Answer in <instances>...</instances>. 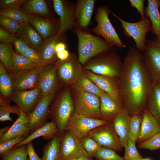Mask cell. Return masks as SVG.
<instances>
[{
  "instance_id": "obj_1",
  "label": "cell",
  "mask_w": 160,
  "mask_h": 160,
  "mask_svg": "<svg viewBox=\"0 0 160 160\" xmlns=\"http://www.w3.org/2000/svg\"><path fill=\"white\" fill-rule=\"evenodd\" d=\"M153 81L143 54L136 47L130 46L123 61L118 83L120 96L131 117L142 114Z\"/></svg>"
},
{
  "instance_id": "obj_2",
  "label": "cell",
  "mask_w": 160,
  "mask_h": 160,
  "mask_svg": "<svg viewBox=\"0 0 160 160\" xmlns=\"http://www.w3.org/2000/svg\"><path fill=\"white\" fill-rule=\"evenodd\" d=\"M88 61L83 69L95 74L118 79L123 66L122 62L116 51L113 49Z\"/></svg>"
},
{
  "instance_id": "obj_3",
  "label": "cell",
  "mask_w": 160,
  "mask_h": 160,
  "mask_svg": "<svg viewBox=\"0 0 160 160\" xmlns=\"http://www.w3.org/2000/svg\"><path fill=\"white\" fill-rule=\"evenodd\" d=\"M78 40V59L83 65L94 57L112 49V46L104 39L81 30L74 31Z\"/></svg>"
},
{
  "instance_id": "obj_4",
  "label": "cell",
  "mask_w": 160,
  "mask_h": 160,
  "mask_svg": "<svg viewBox=\"0 0 160 160\" xmlns=\"http://www.w3.org/2000/svg\"><path fill=\"white\" fill-rule=\"evenodd\" d=\"M74 112V102L70 92L67 89L55 103L50 111L52 120L55 123L61 137L65 133L67 123Z\"/></svg>"
},
{
  "instance_id": "obj_5",
  "label": "cell",
  "mask_w": 160,
  "mask_h": 160,
  "mask_svg": "<svg viewBox=\"0 0 160 160\" xmlns=\"http://www.w3.org/2000/svg\"><path fill=\"white\" fill-rule=\"evenodd\" d=\"M110 13V10L107 6H101L97 9L95 16L97 25L92 31L103 37L111 46H116L121 48H125L126 45L119 38L110 21L108 17Z\"/></svg>"
},
{
  "instance_id": "obj_6",
  "label": "cell",
  "mask_w": 160,
  "mask_h": 160,
  "mask_svg": "<svg viewBox=\"0 0 160 160\" xmlns=\"http://www.w3.org/2000/svg\"><path fill=\"white\" fill-rule=\"evenodd\" d=\"M110 12L117 18L121 23V27L125 35L132 38L135 42L136 47L140 52H144L145 47L147 34L151 31V24L149 18L145 16L136 22L124 21L110 11Z\"/></svg>"
},
{
  "instance_id": "obj_7",
  "label": "cell",
  "mask_w": 160,
  "mask_h": 160,
  "mask_svg": "<svg viewBox=\"0 0 160 160\" xmlns=\"http://www.w3.org/2000/svg\"><path fill=\"white\" fill-rule=\"evenodd\" d=\"M108 122L100 119L87 117L74 112L67 123L65 130L81 139L88 136L92 129Z\"/></svg>"
},
{
  "instance_id": "obj_8",
  "label": "cell",
  "mask_w": 160,
  "mask_h": 160,
  "mask_svg": "<svg viewBox=\"0 0 160 160\" xmlns=\"http://www.w3.org/2000/svg\"><path fill=\"white\" fill-rule=\"evenodd\" d=\"M88 136L101 146L116 152L122 150L123 147L112 121H109L92 129Z\"/></svg>"
},
{
  "instance_id": "obj_9",
  "label": "cell",
  "mask_w": 160,
  "mask_h": 160,
  "mask_svg": "<svg viewBox=\"0 0 160 160\" xmlns=\"http://www.w3.org/2000/svg\"><path fill=\"white\" fill-rule=\"evenodd\" d=\"M74 102L75 112L89 118L101 119L100 97L85 92L76 93Z\"/></svg>"
},
{
  "instance_id": "obj_10",
  "label": "cell",
  "mask_w": 160,
  "mask_h": 160,
  "mask_svg": "<svg viewBox=\"0 0 160 160\" xmlns=\"http://www.w3.org/2000/svg\"><path fill=\"white\" fill-rule=\"evenodd\" d=\"M144 52L143 58L153 81L160 82V38L146 39Z\"/></svg>"
},
{
  "instance_id": "obj_11",
  "label": "cell",
  "mask_w": 160,
  "mask_h": 160,
  "mask_svg": "<svg viewBox=\"0 0 160 160\" xmlns=\"http://www.w3.org/2000/svg\"><path fill=\"white\" fill-rule=\"evenodd\" d=\"M82 157L91 159L84 148L80 140L71 133L65 131L61 137L59 160H73Z\"/></svg>"
},
{
  "instance_id": "obj_12",
  "label": "cell",
  "mask_w": 160,
  "mask_h": 160,
  "mask_svg": "<svg viewBox=\"0 0 160 160\" xmlns=\"http://www.w3.org/2000/svg\"><path fill=\"white\" fill-rule=\"evenodd\" d=\"M55 63L60 80L66 84H73L79 79L83 71L78 58L73 54L70 55L66 60H58Z\"/></svg>"
},
{
  "instance_id": "obj_13",
  "label": "cell",
  "mask_w": 160,
  "mask_h": 160,
  "mask_svg": "<svg viewBox=\"0 0 160 160\" xmlns=\"http://www.w3.org/2000/svg\"><path fill=\"white\" fill-rule=\"evenodd\" d=\"M42 96L41 90L37 87L29 90L13 91L10 98L20 111L28 115L33 110Z\"/></svg>"
},
{
  "instance_id": "obj_14",
  "label": "cell",
  "mask_w": 160,
  "mask_h": 160,
  "mask_svg": "<svg viewBox=\"0 0 160 160\" xmlns=\"http://www.w3.org/2000/svg\"><path fill=\"white\" fill-rule=\"evenodd\" d=\"M57 66L55 63L40 67L38 87L42 96L54 94L58 85Z\"/></svg>"
},
{
  "instance_id": "obj_15",
  "label": "cell",
  "mask_w": 160,
  "mask_h": 160,
  "mask_svg": "<svg viewBox=\"0 0 160 160\" xmlns=\"http://www.w3.org/2000/svg\"><path fill=\"white\" fill-rule=\"evenodd\" d=\"M54 94L42 96L33 110L28 114L30 132H33L47 123L49 108Z\"/></svg>"
},
{
  "instance_id": "obj_16",
  "label": "cell",
  "mask_w": 160,
  "mask_h": 160,
  "mask_svg": "<svg viewBox=\"0 0 160 160\" xmlns=\"http://www.w3.org/2000/svg\"><path fill=\"white\" fill-rule=\"evenodd\" d=\"M40 67L11 73L10 74L13 82V91L31 90L37 87Z\"/></svg>"
},
{
  "instance_id": "obj_17",
  "label": "cell",
  "mask_w": 160,
  "mask_h": 160,
  "mask_svg": "<svg viewBox=\"0 0 160 160\" xmlns=\"http://www.w3.org/2000/svg\"><path fill=\"white\" fill-rule=\"evenodd\" d=\"M84 71L87 77L97 87L115 100L123 103L119 92L118 79Z\"/></svg>"
},
{
  "instance_id": "obj_18",
  "label": "cell",
  "mask_w": 160,
  "mask_h": 160,
  "mask_svg": "<svg viewBox=\"0 0 160 160\" xmlns=\"http://www.w3.org/2000/svg\"><path fill=\"white\" fill-rule=\"evenodd\" d=\"M52 1L55 12L60 17L59 28L56 34L61 35L74 27L75 11L63 1L53 0Z\"/></svg>"
},
{
  "instance_id": "obj_19",
  "label": "cell",
  "mask_w": 160,
  "mask_h": 160,
  "mask_svg": "<svg viewBox=\"0 0 160 160\" xmlns=\"http://www.w3.org/2000/svg\"><path fill=\"white\" fill-rule=\"evenodd\" d=\"M99 97L101 101L100 111L101 119L111 121L125 107L123 103L115 100L105 92Z\"/></svg>"
},
{
  "instance_id": "obj_20",
  "label": "cell",
  "mask_w": 160,
  "mask_h": 160,
  "mask_svg": "<svg viewBox=\"0 0 160 160\" xmlns=\"http://www.w3.org/2000/svg\"><path fill=\"white\" fill-rule=\"evenodd\" d=\"M140 130L137 141L138 143L146 141L160 132V124L146 108L142 114Z\"/></svg>"
},
{
  "instance_id": "obj_21",
  "label": "cell",
  "mask_w": 160,
  "mask_h": 160,
  "mask_svg": "<svg viewBox=\"0 0 160 160\" xmlns=\"http://www.w3.org/2000/svg\"><path fill=\"white\" fill-rule=\"evenodd\" d=\"M28 123V115L21 111L18 117L8 131L0 136V143L19 136L23 135L26 137L30 132Z\"/></svg>"
},
{
  "instance_id": "obj_22",
  "label": "cell",
  "mask_w": 160,
  "mask_h": 160,
  "mask_svg": "<svg viewBox=\"0 0 160 160\" xmlns=\"http://www.w3.org/2000/svg\"><path fill=\"white\" fill-rule=\"evenodd\" d=\"M131 118L129 112L125 107L111 121L124 148L127 145Z\"/></svg>"
},
{
  "instance_id": "obj_23",
  "label": "cell",
  "mask_w": 160,
  "mask_h": 160,
  "mask_svg": "<svg viewBox=\"0 0 160 160\" xmlns=\"http://www.w3.org/2000/svg\"><path fill=\"white\" fill-rule=\"evenodd\" d=\"M16 34L18 38L23 39L30 47L37 52L44 41L28 22L20 23Z\"/></svg>"
},
{
  "instance_id": "obj_24",
  "label": "cell",
  "mask_w": 160,
  "mask_h": 160,
  "mask_svg": "<svg viewBox=\"0 0 160 160\" xmlns=\"http://www.w3.org/2000/svg\"><path fill=\"white\" fill-rule=\"evenodd\" d=\"M60 35L54 34L44 40V43L37 52L44 65L55 63L58 60L55 50Z\"/></svg>"
},
{
  "instance_id": "obj_25",
  "label": "cell",
  "mask_w": 160,
  "mask_h": 160,
  "mask_svg": "<svg viewBox=\"0 0 160 160\" xmlns=\"http://www.w3.org/2000/svg\"><path fill=\"white\" fill-rule=\"evenodd\" d=\"M94 0H80L78 1L74 11V17L81 28L87 27L91 21L94 8Z\"/></svg>"
},
{
  "instance_id": "obj_26",
  "label": "cell",
  "mask_w": 160,
  "mask_h": 160,
  "mask_svg": "<svg viewBox=\"0 0 160 160\" xmlns=\"http://www.w3.org/2000/svg\"><path fill=\"white\" fill-rule=\"evenodd\" d=\"M26 14L28 22L44 40L54 35V25L51 20L37 15Z\"/></svg>"
},
{
  "instance_id": "obj_27",
  "label": "cell",
  "mask_w": 160,
  "mask_h": 160,
  "mask_svg": "<svg viewBox=\"0 0 160 160\" xmlns=\"http://www.w3.org/2000/svg\"><path fill=\"white\" fill-rule=\"evenodd\" d=\"M58 134L57 125L55 122L52 120L50 122H47L42 126L33 132L15 147L26 145L35 139L41 136L45 140H50Z\"/></svg>"
},
{
  "instance_id": "obj_28",
  "label": "cell",
  "mask_w": 160,
  "mask_h": 160,
  "mask_svg": "<svg viewBox=\"0 0 160 160\" xmlns=\"http://www.w3.org/2000/svg\"><path fill=\"white\" fill-rule=\"evenodd\" d=\"M147 6L144 9L145 16L147 17L151 23V31L156 36L160 38V1L148 0Z\"/></svg>"
},
{
  "instance_id": "obj_29",
  "label": "cell",
  "mask_w": 160,
  "mask_h": 160,
  "mask_svg": "<svg viewBox=\"0 0 160 160\" xmlns=\"http://www.w3.org/2000/svg\"><path fill=\"white\" fill-rule=\"evenodd\" d=\"M145 108L160 124V82L153 81Z\"/></svg>"
},
{
  "instance_id": "obj_30",
  "label": "cell",
  "mask_w": 160,
  "mask_h": 160,
  "mask_svg": "<svg viewBox=\"0 0 160 160\" xmlns=\"http://www.w3.org/2000/svg\"><path fill=\"white\" fill-rule=\"evenodd\" d=\"M76 93L85 92L99 96L105 92L87 76L84 71L76 82L72 85Z\"/></svg>"
},
{
  "instance_id": "obj_31",
  "label": "cell",
  "mask_w": 160,
  "mask_h": 160,
  "mask_svg": "<svg viewBox=\"0 0 160 160\" xmlns=\"http://www.w3.org/2000/svg\"><path fill=\"white\" fill-rule=\"evenodd\" d=\"M23 11L26 13L45 17H49V12L45 1L44 0H30L22 5Z\"/></svg>"
},
{
  "instance_id": "obj_32",
  "label": "cell",
  "mask_w": 160,
  "mask_h": 160,
  "mask_svg": "<svg viewBox=\"0 0 160 160\" xmlns=\"http://www.w3.org/2000/svg\"><path fill=\"white\" fill-rule=\"evenodd\" d=\"M60 144L61 137L58 134L44 147L41 160H59Z\"/></svg>"
},
{
  "instance_id": "obj_33",
  "label": "cell",
  "mask_w": 160,
  "mask_h": 160,
  "mask_svg": "<svg viewBox=\"0 0 160 160\" xmlns=\"http://www.w3.org/2000/svg\"><path fill=\"white\" fill-rule=\"evenodd\" d=\"M38 66L31 59L14 52L11 62V73L31 69Z\"/></svg>"
},
{
  "instance_id": "obj_34",
  "label": "cell",
  "mask_w": 160,
  "mask_h": 160,
  "mask_svg": "<svg viewBox=\"0 0 160 160\" xmlns=\"http://www.w3.org/2000/svg\"><path fill=\"white\" fill-rule=\"evenodd\" d=\"M0 91L2 96L10 97L13 91V85L10 74L7 73L6 68L0 63Z\"/></svg>"
},
{
  "instance_id": "obj_35",
  "label": "cell",
  "mask_w": 160,
  "mask_h": 160,
  "mask_svg": "<svg viewBox=\"0 0 160 160\" xmlns=\"http://www.w3.org/2000/svg\"><path fill=\"white\" fill-rule=\"evenodd\" d=\"M3 96H1L0 99V121H13V119L10 117V114L15 113L19 116L21 111L17 105H10L9 101Z\"/></svg>"
},
{
  "instance_id": "obj_36",
  "label": "cell",
  "mask_w": 160,
  "mask_h": 160,
  "mask_svg": "<svg viewBox=\"0 0 160 160\" xmlns=\"http://www.w3.org/2000/svg\"><path fill=\"white\" fill-rule=\"evenodd\" d=\"M0 155L2 160H27L26 145L15 147Z\"/></svg>"
},
{
  "instance_id": "obj_37",
  "label": "cell",
  "mask_w": 160,
  "mask_h": 160,
  "mask_svg": "<svg viewBox=\"0 0 160 160\" xmlns=\"http://www.w3.org/2000/svg\"><path fill=\"white\" fill-rule=\"evenodd\" d=\"M12 44H0V60L7 70L12 72L11 62L14 52Z\"/></svg>"
},
{
  "instance_id": "obj_38",
  "label": "cell",
  "mask_w": 160,
  "mask_h": 160,
  "mask_svg": "<svg viewBox=\"0 0 160 160\" xmlns=\"http://www.w3.org/2000/svg\"><path fill=\"white\" fill-rule=\"evenodd\" d=\"M80 140L81 143L88 156L92 159L101 146L92 138L87 136Z\"/></svg>"
},
{
  "instance_id": "obj_39",
  "label": "cell",
  "mask_w": 160,
  "mask_h": 160,
  "mask_svg": "<svg viewBox=\"0 0 160 160\" xmlns=\"http://www.w3.org/2000/svg\"><path fill=\"white\" fill-rule=\"evenodd\" d=\"M142 118V114L135 115L131 118L128 137L136 142L140 136Z\"/></svg>"
},
{
  "instance_id": "obj_40",
  "label": "cell",
  "mask_w": 160,
  "mask_h": 160,
  "mask_svg": "<svg viewBox=\"0 0 160 160\" xmlns=\"http://www.w3.org/2000/svg\"><path fill=\"white\" fill-rule=\"evenodd\" d=\"M136 142L133 139L128 137L127 145L124 148V157L125 160H138L143 159L137 149Z\"/></svg>"
},
{
  "instance_id": "obj_41",
  "label": "cell",
  "mask_w": 160,
  "mask_h": 160,
  "mask_svg": "<svg viewBox=\"0 0 160 160\" xmlns=\"http://www.w3.org/2000/svg\"><path fill=\"white\" fill-rule=\"evenodd\" d=\"M0 15L9 17L20 23L28 22L26 13L20 9H1L0 12Z\"/></svg>"
},
{
  "instance_id": "obj_42",
  "label": "cell",
  "mask_w": 160,
  "mask_h": 160,
  "mask_svg": "<svg viewBox=\"0 0 160 160\" xmlns=\"http://www.w3.org/2000/svg\"><path fill=\"white\" fill-rule=\"evenodd\" d=\"M94 158L95 160H125L115 151L102 146Z\"/></svg>"
},
{
  "instance_id": "obj_43",
  "label": "cell",
  "mask_w": 160,
  "mask_h": 160,
  "mask_svg": "<svg viewBox=\"0 0 160 160\" xmlns=\"http://www.w3.org/2000/svg\"><path fill=\"white\" fill-rule=\"evenodd\" d=\"M0 24L1 26L14 35L17 33L20 23L9 17L0 15Z\"/></svg>"
},
{
  "instance_id": "obj_44",
  "label": "cell",
  "mask_w": 160,
  "mask_h": 160,
  "mask_svg": "<svg viewBox=\"0 0 160 160\" xmlns=\"http://www.w3.org/2000/svg\"><path fill=\"white\" fill-rule=\"evenodd\" d=\"M137 147L140 149L154 151L160 148V132L147 140L139 143Z\"/></svg>"
},
{
  "instance_id": "obj_45",
  "label": "cell",
  "mask_w": 160,
  "mask_h": 160,
  "mask_svg": "<svg viewBox=\"0 0 160 160\" xmlns=\"http://www.w3.org/2000/svg\"><path fill=\"white\" fill-rule=\"evenodd\" d=\"M26 137L23 135L19 136L0 143V154L13 148L17 145L23 141Z\"/></svg>"
},
{
  "instance_id": "obj_46",
  "label": "cell",
  "mask_w": 160,
  "mask_h": 160,
  "mask_svg": "<svg viewBox=\"0 0 160 160\" xmlns=\"http://www.w3.org/2000/svg\"><path fill=\"white\" fill-rule=\"evenodd\" d=\"M26 1L25 0H1L0 7L1 9H20V7Z\"/></svg>"
},
{
  "instance_id": "obj_47",
  "label": "cell",
  "mask_w": 160,
  "mask_h": 160,
  "mask_svg": "<svg viewBox=\"0 0 160 160\" xmlns=\"http://www.w3.org/2000/svg\"><path fill=\"white\" fill-rule=\"evenodd\" d=\"M20 55L31 59L39 67L44 66L42 61L37 52L30 47Z\"/></svg>"
},
{
  "instance_id": "obj_48",
  "label": "cell",
  "mask_w": 160,
  "mask_h": 160,
  "mask_svg": "<svg viewBox=\"0 0 160 160\" xmlns=\"http://www.w3.org/2000/svg\"><path fill=\"white\" fill-rule=\"evenodd\" d=\"M16 37L14 35L8 32L1 26H0V41L1 43L6 44L13 43Z\"/></svg>"
},
{
  "instance_id": "obj_49",
  "label": "cell",
  "mask_w": 160,
  "mask_h": 160,
  "mask_svg": "<svg viewBox=\"0 0 160 160\" xmlns=\"http://www.w3.org/2000/svg\"><path fill=\"white\" fill-rule=\"evenodd\" d=\"M13 44L16 51L19 54L23 53L30 47L25 41L18 37H16Z\"/></svg>"
},
{
  "instance_id": "obj_50",
  "label": "cell",
  "mask_w": 160,
  "mask_h": 160,
  "mask_svg": "<svg viewBox=\"0 0 160 160\" xmlns=\"http://www.w3.org/2000/svg\"><path fill=\"white\" fill-rule=\"evenodd\" d=\"M131 6L136 8L137 13H139L141 16V18L145 17L144 13V7L145 0H129Z\"/></svg>"
},
{
  "instance_id": "obj_51",
  "label": "cell",
  "mask_w": 160,
  "mask_h": 160,
  "mask_svg": "<svg viewBox=\"0 0 160 160\" xmlns=\"http://www.w3.org/2000/svg\"><path fill=\"white\" fill-rule=\"evenodd\" d=\"M26 145L29 160H41L35 152L31 142Z\"/></svg>"
},
{
  "instance_id": "obj_52",
  "label": "cell",
  "mask_w": 160,
  "mask_h": 160,
  "mask_svg": "<svg viewBox=\"0 0 160 160\" xmlns=\"http://www.w3.org/2000/svg\"><path fill=\"white\" fill-rule=\"evenodd\" d=\"M57 55L58 58L62 61L66 60L70 56L68 51L66 49L57 53Z\"/></svg>"
},
{
  "instance_id": "obj_53",
  "label": "cell",
  "mask_w": 160,
  "mask_h": 160,
  "mask_svg": "<svg viewBox=\"0 0 160 160\" xmlns=\"http://www.w3.org/2000/svg\"><path fill=\"white\" fill-rule=\"evenodd\" d=\"M66 46L63 43L59 42L56 45L55 47V50L56 53L66 49Z\"/></svg>"
},
{
  "instance_id": "obj_54",
  "label": "cell",
  "mask_w": 160,
  "mask_h": 160,
  "mask_svg": "<svg viewBox=\"0 0 160 160\" xmlns=\"http://www.w3.org/2000/svg\"><path fill=\"white\" fill-rule=\"evenodd\" d=\"M10 127L8 126L1 128L0 129V136L6 132L9 129Z\"/></svg>"
},
{
  "instance_id": "obj_55",
  "label": "cell",
  "mask_w": 160,
  "mask_h": 160,
  "mask_svg": "<svg viewBox=\"0 0 160 160\" xmlns=\"http://www.w3.org/2000/svg\"><path fill=\"white\" fill-rule=\"evenodd\" d=\"M73 160H92V159H88L87 158H84V157H82L76 159H74Z\"/></svg>"
},
{
  "instance_id": "obj_56",
  "label": "cell",
  "mask_w": 160,
  "mask_h": 160,
  "mask_svg": "<svg viewBox=\"0 0 160 160\" xmlns=\"http://www.w3.org/2000/svg\"><path fill=\"white\" fill-rule=\"evenodd\" d=\"M138 160H152L151 159L149 158H146V159H141Z\"/></svg>"
},
{
  "instance_id": "obj_57",
  "label": "cell",
  "mask_w": 160,
  "mask_h": 160,
  "mask_svg": "<svg viewBox=\"0 0 160 160\" xmlns=\"http://www.w3.org/2000/svg\"><path fill=\"white\" fill-rule=\"evenodd\" d=\"M27 160H29V158H28Z\"/></svg>"
}]
</instances>
